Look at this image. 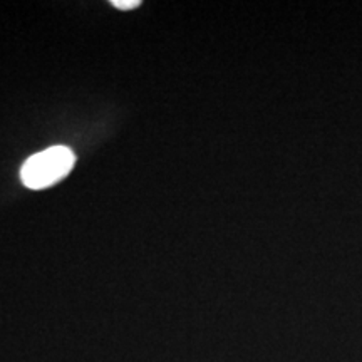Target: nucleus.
Instances as JSON below:
<instances>
[{
  "mask_svg": "<svg viewBox=\"0 0 362 362\" xmlns=\"http://www.w3.org/2000/svg\"><path fill=\"white\" fill-rule=\"evenodd\" d=\"M76 163L74 153L66 146H52L33 155L21 168V180L27 188L52 187L69 175Z\"/></svg>",
  "mask_w": 362,
  "mask_h": 362,
  "instance_id": "nucleus-1",
  "label": "nucleus"
},
{
  "mask_svg": "<svg viewBox=\"0 0 362 362\" xmlns=\"http://www.w3.org/2000/svg\"><path fill=\"white\" fill-rule=\"evenodd\" d=\"M112 6L116 8H121V11H129V8H136L139 6V0H112Z\"/></svg>",
  "mask_w": 362,
  "mask_h": 362,
  "instance_id": "nucleus-2",
  "label": "nucleus"
}]
</instances>
